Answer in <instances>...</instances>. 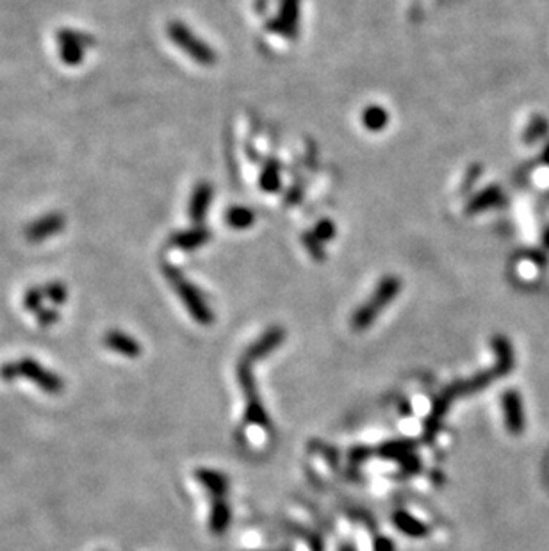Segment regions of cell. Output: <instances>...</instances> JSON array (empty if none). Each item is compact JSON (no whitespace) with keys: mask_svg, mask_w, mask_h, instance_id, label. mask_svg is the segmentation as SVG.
<instances>
[{"mask_svg":"<svg viewBox=\"0 0 549 551\" xmlns=\"http://www.w3.org/2000/svg\"><path fill=\"white\" fill-rule=\"evenodd\" d=\"M211 239V232H209L205 227L196 225L191 227V229L181 230V232H175L169 238V245L175 246V248L181 250H196L200 246H204L205 243Z\"/></svg>","mask_w":549,"mask_h":551,"instance_id":"10","label":"cell"},{"mask_svg":"<svg viewBox=\"0 0 549 551\" xmlns=\"http://www.w3.org/2000/svg\"><path fill=\"white\" fill-rule=\"evenodd\" d=\"M392 543L387 539H380L377 544H375V551H392Z\"/></svg>","mask_w":549,"mask_h":551,"instance_id":"26","label":"cell"},{"mask_svg":"<svg viewBox=\"0 0 549 551\" xmlns=\"http://www.w3.org/2000/svg\"><path fill=\"white\" fill-rule=\"evenodd\" d=\"M492 345H494L496 353H498V364H496L494 369L482 373V375L474 376V379L467 380V382H460V384H457V386H451L449 389L444 391V395H442L441 398L435 402L430 419L427 422V437L428 439L435 436L439 425H441L442 416H444V412L448 410L449 403L453 402L455 398H458L460 395H467V393H474V391L484 389V387L487 386L492 379H496V376L501 375V373H507V369L510 367V364H512V348H510V345H508V341L505 339V337H496Z\"/></svg>","mask_w":549,"mask_h":551,"instance_id":"1","label":"cell"},{"mask_svg":"<svg viewBox=\"0 0 549 551\" xmlns=\"http://www.w3.org/2000/svg\"><path fill=\"white\" fill-rule=\"evenodd\" d=\"M228 523H231V510H228V505L225 503L223 498L221 500H216L211 514V530L214 533H223L228 528Z\"/></svg>","mask_w":549,"mask_h":551,"instance_id":"17","label":"cell"},{"mask_svg":"<svg viewBox=\"0 0 549 551\" xmlns=\"http://www.w3.org/2000/svg\"><path fill=\"white\" fill-rule=\"evenodd\" d=\"M105 345L125 357H138L139 352H141V346H139L138 341L129 336V334L120 332V330H112V332L105 336Z\"/></svg>","mask_w":549,"mask_h":551,"instance_id":"11","label":"cell"},{"mask_svg":"<svg viewBox=\"0 0 549 551\" xmlns=\"http://www.w3.org/2000/svg\"><path fill=\"white\" fill-rule=\"evenodd\" d=\"M549 132V122L544 116H534L531 122L528 123L527 130H524V141L527 143H535L538 139H542L544 136H548Z\"/></svg>","mask_w":549,"mask_h":551,"instance_id":"19","label":"cell"},{"mask_svg":"<svg viewBox=\"0 0 549 551\" xmlns=\"http://www.w3.org/2000/svg\"><path fill=\"white\" fill-rule=\"evenodd\" d=\"M341 551H355V550H354V547H351V546H348V547H342Z\"/></svg>","mask_w":549,"mask_h":551,"instance_id":"29","label":"cell"},{"mask_svg":"<svg viewBox=\"0 0 549 551\" xmlns=\"http://www.w3.org/2000/svg\"><path fill=\"white\" fill-rule=\"evenodd\" d=\"M225 220H227L228 225L232 227V229H248V227H252V223L255 222V215L252 209H248V207H231L227 211V216H225Z\"/></svg>","mask_w":549,"mask_h":551,"instance_id":"18","label":"cell"},{"mask_svg":"<svg viewBox=\"0 0 549 551\" xmlns=\"http://www.w3.org/2000/svg\"><path fill=\"white\" fill-rule=\"evenodd\" d=\"M13 367H15V372L18 373V375H23V376H27V379L36 380V382H38V386H41L43 389L59 391V387H61V382L58 380V376L52 375V373H46L38 362H34V360L25 359V360H22V362H16Z\"/></svg>","mask_w":549,"mask_h":551,"instance_id":"9","label":"cell"},{"mask_svg":"<svg viewBox=\"0 0 549 551\" xmlns=\"http://www.w3.org/2000/svg\"><path fill=\"white\" fill-rule=\"evenodd\" d=\"M542 161L549 166V143L544 146V150H542Z\"/></svg>","mask_w":549,"mask_h":551,"instance_id":"27","label":"cell"},{"mask_svg":"<svg viewBox=\"0 0 549 551\" xmlns=\"http://www.w3.org/2000/svg\"><path fill=\"white\" fill-rule=\"evenodd\" d=\"M314 236L321 243L330 241V239L335 236V225L332 222H328V220H321V222H319L318 225H316Z\"/></svg>","mask_w":549,"mask_h":551,"instance_id":"24","label":"cell"},{"mask_svg":"<svg viewBox=\"0 0 549 551\" xmlns=\"http://www.w3.org/2000/svg\"><path fill=\"white\" fill-rule=\"evenodd\" d=\"M399 289H401V280H399L398 277H384V279L378 282L377 289L371 293L368 302L355 310L354 318H351L354 329L359 330V332L369 329V327L373 325V322L380 316L382 310H384L389 303L394 302Z\"/></svg>","mask_w":549,"mask_h":551,"instance_id":"3","label":"cell"},{"mask_svg":"<svg viewBox=\"0 0 549 551\" xmlns=\"http://www.w3.org/2000/svg\"><path fill=\"white\" fill-rule=\"evenodd\" d=\"M544 245L549 248V229L545 230V234H544Z\"/></svg>","mask_w":549,"mask_h":551,"instance_id":"28","label":"cell"},{"mask_svg":"<svg viewBox=\"0 0 549 551\" xmlns=\"http://www.w3.org/2000/svg\"><path fill=\"white\" fill-rule=\"evenodd\" d=\"M168 36L182 52L188 54V58H191L193 61L198 63V65L211 66L214 65L216 59H218L214 49L209 46L202 38H198L186 23L179 22V20L177 22H169Z\"/></svg>","mask_w":549,"mask_h":551,"instance_id":"4","label":"cell"},{"mask_svg":"<svg viewBox=\"0 0 549 551\" xmlns=\"http://www.w3.org/2000/svg\"><path fill=\"white\" fill-rule=\"evenodd\" d=\"M503 407H505V417H507L508 430L514 433H519L522 430V425H524L519 396L515 395V393H507V395L503 396Z\"/></svg>","mask_w":549,"mask_h":551,"instance_id":"12","label":"cell"},{"mask_svg":"<svg viewBox=\"0 0 549 551\" xmlns=\"http://www.w3.org/2000/svg\"><path fill=\"white\" fill-rule=\"evenodd\" d=\"M212 202V186L209 182H200L191 193V200H189L188 215L196 225H202L205 218H207V211Z\"/></svg>","mask_w":549,"mask_h":551,"instance_id":"8","label":"cell"},{"mask_svg":"<svg viewBox=\"0 0 549 551\" xmlns=\"http://www.w3.org/2000/svg\"><path fill=\"white\" fill-rule=\"evenodd\" d=\"M394 523H396V526L401 530V532L407 533V536H411V537L425 536V533L428 532L427 524H422L421 521L415 519L414 516H411V514H407V512H401V510H399V512L394 516Z\"/></svg>","mask_w":549,"mask_h":551,"instance_id":"16","label":"cell"},{"mask_svg":"<svg viewBox=\"0 0 549 551\" xmlns=\"http://www.w3.org/2000/svg\"><path fill=\"white\" fill-rule=\"evenodd\" d=\"M501 200H503V195H501L499 188H487L469 202L467 211L471 213V215H474V213L485 211V209H489V207L498 205Z\"/></svg>","mask_w":549,"mask_h":551,"instance_id":"14","label":"cell"},{"mask_svg":"<svg viewBox=\"0 0 549 551\" xmlns=\"http://www.w3.org/2000/svg\"><path fill=\"white\" fill-rule=\"evenodd\" d=\"M261 188L264 191H277L280 188V170L275 161H269L261 175Z\"/></svg>","mask_w":549,"mask_h":551,"instance_id":"20","label":"cell"},{"mask_svg":"<svg viewBox=\"0 0 549 551\" xmlns=\"http://www.w3.org/2000/svg\"><path fill=\"white\" fill-rule=\"evenodd\" d=\"M254 362V359H250L248 355H243L238 364V379L243 387V393H245L246 396V422L252 423V425L261 426V429H268V414H266L264 407H262L261 403V398H259L257 386H255L254 373H252Z\"/></svg>","mask_w":549,"mask_h":551,"instance_id":"5","label":"cell"},{"mask_svg":"<svg viewBox=\"0 0 549 551\" xmlns=\"http://www.w3.org/2000/svg\"><path fill=\"white\" fill-rule=\"evenodd\" d=\"M198 479L200 482L204 483L205 489L214 496V500H221V498H225V494H227V489H228V482L221 473H216V471H211V469H202L198 471Z\"/></svg>","mask_w":549,"mask_h":551,"instance_id":"13","label":"cell"},{"mask_svg":"<svg viewBox=\"0 0 549 551\" xmlns=\"http://www.w3.org/2000/svg\"><path fill=\"white\" fill-rule=\"evenodd\" d=\"M362 123H364L366 129L371 130V132H380L389 123V115L380 106H369V108H366L364 113H362Z\"/></svg>","mask_w":549,"mask_h":551,"instance_id":"15","label":"cell"},{"mask_svg":"<svg viewBox=\"0 0 549 551\" xmlns=\"http://www.w3.org/2000/svg\"><path fill=\"white\" fill-rule=\"evenodd\" d=\"M56 39H58L59 58L68 66L81 65L86 58V50L95 45L93 36L81 31H73V29H61L56 34Z\"/></svg>","mask_w":549,"mask_h":551,"instance_id":"6","label":"cell"},{"mask_svg":"<svg viewBox=\"0 0 549 551\" xmlns=\"http://www.w3.org/2000/svg\"><path fill=\"white\" fill-rule=\"evenodd\" d=\"M302 241H304V246L309 250V253H311L316 260L325 259V250H323L321 246L323 243L316 238L314 232L304 234V236H302Z\"/></svg>","mask_w":549,"mask_h":551,"instance_id":"22","label":"cell"},{"mask_svg":"<svg viewBox=\"0 0 549 551\" xmlns=\"http://www.w3.org/2000/svg\"><path fill=\"white\" fill-rule=\"evenodd\" d=\"M43 298H45V291L39 289V287H31L27 293H25V298H23V305L25 309L31 310V312H38L41 309Z\"/></svg>","mask_w":549,"mask_h":551,"instance_id":"21","label":"cell"},{"mask_svg":"<svg viewBox=\"0 0 549 551\" xmlns=\"http://www.w3.org/2000/svg\"><path fill=\"white\" fill-rule=\"evenodd\" d=\"M65 225V215H61V213H49V215L29 223L27 229H25V238H27L29 243H43L45 239L61 232Z\"/></svg>","mask_w":549,"mask_h":551,"instance_id":"7","label":"cell"},{"mask_svg":"<svg viewBox=\"0 0 549 551\" xmlns=\"http://www.w3.org/2000/svg\"><path fill=\"white\" fill-rule=\"evenodd\" d=\"M43 291H45V298L49 296L54 303H65L66 298H68V289L61 282H50L49 286H45Z\"/></svg>","mask_w":549,"mask_h":551,"instance_id":"23","label":"cell"},{"mask_svg":"<svg viewBox=\"0 0 549 551\" xmlns=\"http://www.w3.org/2000/svg\"><path fill=\"white\" fill-rule=\"evenodd\" d=\"M36 314H38V322L45 327H49V325H52L54 322H58V312L52 309L46 310L41 307V309H39Z\"/></svg>","mask_w":549,"mask_h":551,"instance_id":"25","label":"cell"},{"mask_svg":"<svg viewBox=\"0 0 549 551\" xmlns=\"http://www.w3.org/2000/svg\"><path fill=\"white\" fill-rule=\"evenodd\" d=\"M162 273H164L169 286L173 287V291L177 293L179 298H181L182 303L186 305V309L189 310L193 319L198 322L200 325H211V323L214 322V312H212L211 305H209L207 300H205V296L202 295L198 287L186 279V275L181 272V268L173 265H164L162 266Z\"/></svg>","mask_w":549,"mask_h":551,"instance_id":"2","label":"cell"}]
</instances>
